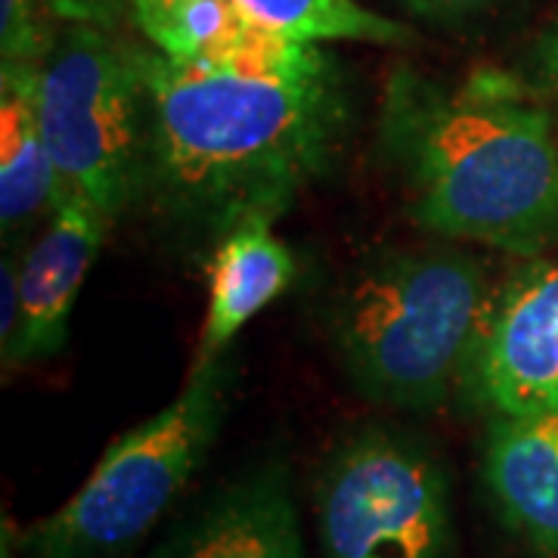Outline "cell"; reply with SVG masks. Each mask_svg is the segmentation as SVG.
Returning <instances> with one entry per match:
<instances>
[{
  "instance_id": "cell-4",
  "label": "cell",
  "mask_w": 558,
  "mask_h": 558,
  "mask_svg": "<svg viewBox=\"0 0 558 558\" xmlns=\"http://www.w3.org/2000/svg\"><path fill=\"white\" fill-rule=\"evenodd\" d=\"M230 366L190 373L159 413L116 438L50 515L22 531V558H116L143 539L199 472L227 418Z\"/></svg>"
},
{
  "instance_id": "cell-18",
  "label": "cell",
  "mask_w": 558,
  "mask_h": 558,
  "mask_svg": "<svg viewBox=\"0 0 558 558\" xmlns=\"http://www.w3.org/2000/svg\"><path fill=\"white\" fill-rule=\"evenodd\" d=\"M20 326V258H3V314H0V344L7 348Z\"/></svg>"
},
{
  "instance_id": "cell-16",
  "label": "cell",
  "mask_w": 558,
  "mask_h": 558,
  "mask_svg": "<svg viewBox=\"0 0 558 558\" xmlns=\"http://www.w3.org/2000/svg\"><path fill=\"white\" fill-rule=\"evenodd\" d=\"M119 10L121 0H50V13L65 25H97L106 32L112 28Z\"/></svg>"
},
{
  "instance_id": "cell-9",
  "label": "cell",
  "mask_w": 558,
  "mask_h": 558,
  "mask_svg": "<svg viewBox=\"0 0 558 558\" xmlns=\"http://www.w3.org/2000/svg\"><path fill=\"white\" fill-rule=\"evenodd\" d=\"M159 558H304L289 465L274 459L220 487Z\"/></svg>"
},
{
  "instance_id": "cell-17",
  "label": "cell",
  "mask_w": 558,
  "mask_h": 558,
  "mask_svg": "<svg viewBox=\"0 0 558 558\" xmlns=\"http://www.w3.org/2000/svg\"><path fill=\"white\" fill-rule=\"evenodd\" d=\"M407 10L432 22H462L487 13L499 0H400Z\"/></svg>"
},
{
  "instance_id": "cell-3",
  "label": "cell",
  "mask_w": 558,
  "mask_h": 558,
  "mask_svg": "<svg viewBox=\"0 0 558 558\" xmlns=\"http://www.w3.org/2000/svg\"><path fill=\"white\" fill-rule=\"evenodd\" d=\"M487 270L450 245L388 252L332 304L341 366L363 398L432 410L465 379L494 304Z\"/></svg>"
},
{
  "instance_id": "cell-19",
  "label": "cell",
  "mask_w": 558,
  "mask_h": 558,
  "mask_svg": "<svg viewBox=\"0 0 558 558\" xmlns=\"http://www.w3.org/2000/svg\"><path fill=\"white\" fill-rule=\"evenodd\" d=\"M537 75H539V84L558 97V22L553 25V32L543 38L537 50Z\"/></svg>"
},
{
  "instance_id": "cell-5",
  "label": "cell",
  "mask_w": 558,
  "mask_h": 558,
  "mask_svg": "<svg viewBox=\"0 0 558 558\" xmlns=\"http://www.w3.org/2000/svg\"><path fill=\"white\" fill-rule=\"evenodd\" d=\"M35 100L60 196L75 193L116 223L143 190L146 87L137 53L106 28L69 25L40 65Z\"/></svg>"
},
{
  "instance_id": "cell-15",
  "label": "cell",
  "mask_w": 558,
  "mask_h": 558,
  "mask_svg": "<svg viewBox=\"0 0 558 558\" xmlns=\"http://www.w3.org/2000/svg\"><path fill=\"white\" fill-rule=\"evenodd\" d=\"M128 3H131V13L146 40L159 53H171L180 35V25L186 22L199 0H128Z\"/></svg>"
},
{
  "instance_id": "cell-14",
  "label": "cell",
  "mask_w": 558,
  "mask_h": 558,
  "mask_svg": "<svg viewBox=\"0 0 558 558\" xmlns=\"http://www.w3.org/2000/svg\"><path fill=\"white\" fill-rule=\"evenodd\" d=\"M47 7L50 0H0V65H44L57 44Z\"/></svg>"
},
{
  "instance_id": "cell-6",
  "label": "cell",
  "mask_w": 558,
  "mask_h": 558,
  "mask_svg": "<svg viewBox=\"0 0 558 558\" xmlns=\"http://www.w3.org/2000/svg\"><path fill=\"white\" fill-rule=\"evenodd\" d=\"M323 558H450V484L438 457L395 428H360L317 481Z\"/></svg>"
},
{
  "instance_id": "cell-7",
  "label": "cell",
  "mask_w": 558,
  "mask_h": 558,
  "mask_svg": "<svg viewBox=\"0 0 558 558\" xmlns=\"http://www.w3.org/2000/svg\"><path fill=\"white\" fill-rule=\"evenodd\" d=\"M465 385L497 416L558 410V264L524 267L490 304Z\"/></svg>"
},
{
  "instance_id": "cell-8",
  "label": "cell",
  "mask_w": 558,
  "mask_h": 558,
  "mask_svg": "<svg viewBox=\"0 0 558 558\" xmlns=\"http://www.w3.org/2000/svg\"><path fill=\"white\" fill-rule=\"evenodd\" d=\"M112 220L75 193H62L50 223L20 258V326L3 348V366H22L57 354L81 286L100 255Z\"/></svg>"
},
{
  "instance_id": "cell-2",
  "label": "cell",
  "mask_w": 558,
  "mask_h": 558,
  "mask_svg": "<svg viewBox=\"0 0 558 558\" xmlns=\"http://www.w3.org/2000/svg\"><path fill=\"white\" fill-rule=\"evenodd\" d=\"M376 137L422 230L515 258L558 240L556 131L512 78L484 72L447 87L400 69Z\"/></svg>"
},
{
  "instance_id": "cell-1",
  "label": "cell",
  "mask_w": 558,
  "mask_h": 558,
  "mask_svg": "<svg viewBox=\"0 0 558 558\" xmlns=\"http://www.w3.org/2000/svg\"><path fill=\"white\" fill-rule=\"evenodd\" d=\"M146 87L143 190L168 220L220 240L277 220L339 159L348 94L319 44L236 13L190 60L137 53Z\"/></svg>"
},
{
  "instance_id": "cell-11",
  "label": "cell",
  "mask_w": 558,
  "mask_h": 558,
  "mask_svg": "<svg viewBox=\"0 0 558 558\" xmlns=\"http://www.w3.org/2000/svg\"><path fill=\"white\" fill-rule=\"evenodd\" d=\"M295 279V255L274 233V220H242L215 245L208 264V307L193 373L218 363L240 336Z\"/></svg>"
},
{
  "instance_id": "cell-10",
  "label": "cell",
  "mask_w": 558,
  "mask_h": 558,
  "mask_svg": "<svg viewBox=\"0 0 558 558\" xmlns=\"http://www.w3.org/2000/svg\"><path fill=\"white\" fill-rule=\"evenodd\" d=\"M484 484L521 539L558 556V410L497 416L484 444Z\"/></svg>"
},
{
  "instance_id": "cell-13",
  "label": "cell",
  "mask_w": 558,
  "mask_h": 558,
  "mask_svg": "<svg viewBox=\"0 0 558 558\" xmlns=\"http://www.w3.org/2000/svg\"><path fill=\"white\" fill-rule=\"evenodd\" d=\"M242 20L264 32L299 44L360 40L398 47L410 44L413 32L400 22L379 16L357 0H227Z\"/></svg>"
},
{
  "instance_id": "cell-12",
  "label": "cell",
  "mask_w": 558,
  "mask_h": 558,
  "mask_svg": "<svg viewBox=\"0 0 558 558\" xmlns=\"http://www.w3.org/2000/svg\"><path fill=\"white\" fill-rule=\"evenodd\" d=\"M35 65H0V223L10 236L53 211L60 178L38 116Z\"/></svg>"
}]
</instances>
